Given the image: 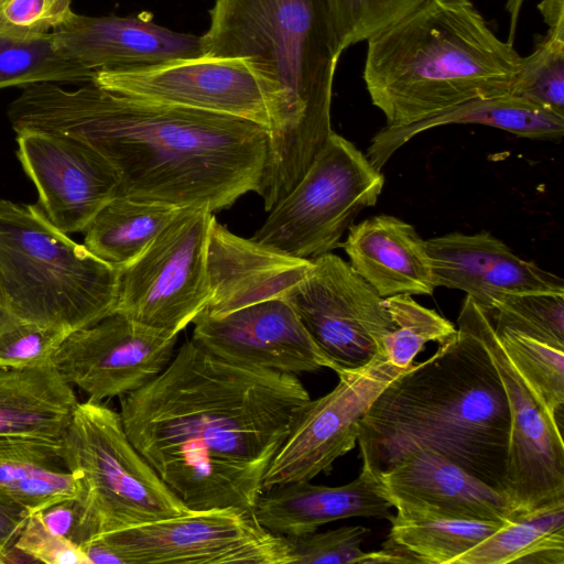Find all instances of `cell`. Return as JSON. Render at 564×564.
Returning a JSON list of instances; mask_svg holds the SVG:
<instances>
[{"instance_id":"obj_1","label":"cell","mask_w":564,"mask_h":564,"mask_svg":"<svg viewBox=\"0 0 564 564\" xmlns=\"http://www.w3.org/2000/svg\"><path fill=\"white\" fill-rule=\"evenodd\" d=\"M123 429L191 510H253L296 410V375L232 362L187 340L154 379L119 397Z\"/></svg>"},{"instance_id":"obj_2","label":"cell","mask_w":564,"mask_h":564,"mask_svg":"<svg viewBox=\"0 0 564 564\" xmlns=\"http://www.w3.org/2000/svg\"><path fill=\"white\" fill-rule=\"evenodd\" d=\"M8 118L17 135L64 134L95 149L119 175L117 196L214 213L260 191L268 129L245 119L132 99L94 83L74 90L26 85Z\"/></svg>"},{"instance_id":"obj_3","label":"cell","mask_w":564,"mask_h":564,"mask_svg":"<svg viewBox=\"0 0 564 564\" xmlns=\"http://www.w3.org/2000/svg\"><path fill=\"white\" fill-rule=\"evenodd\" d=\"M456 336L411 365L360 421L362 468L375 475L408 454L434 451L500 490L510 441L509 402L491 356L459 313Z\"/></svg>"},{"instance_id":"obj_4","label":"cell","mask_w":564,"mask_h":564,"mask_svg":"<svg viewBox=\"0 0 564 564\" xmlns=\"http://www.w3.org/2000/svg\"><path fill=\"white\" fill-rule=\"evenodd\" d=\"M200 56L246 58L275 88L259 196L271 210L303 177L333 132L340 54L329 0H215Z\"/></svg>"},{"instance_id":"obj_5","label":"cell","mask_w":564,"mask_h":564,"mask_svg":"<svg viewBox=\"0 0 564 564\" xmlns=\"http://www.w3.org/2000/svg\"><path fill=\"white\" fill-rule=\"evenodd\" d=\"M367 43L366 89L390 127L510 94L521 61L470 0H424Z\"/></svg>"},{"instance_id":"obj_6","label":"cell","mask_w":564,"mask_h":564,"mask_svg":"<svg viewBox=\"0 0 564 564\" xmlns=\"http://www.w3.org/2000/svg\"><path fill=\"white\" fill-rule=\"evenodd\" d=\"M120 273L37 205L0 198V280L19 321L67 334L90 326L116 311Z\"/></svg>"},{"instance_id":"obj_7","label":"cell","mask_w":564,"mask_h":564,"mask_svg":"<svg viewBox=\"0 0 564 564\" xmlns=\"http://www.w3.org/2000/svg\"><path fill=\"white\" fill-rule=\"evenodd\" d=\"M73 474L78 545L107 533L191 512L129 440L120 414L102 402H78L58 441Z\"/></svg>"},{"instance_id":"obj_8","label":"cell","mask_w":564,"mask_h":564,"mask_svg":"<svg viewBox=\"0 0 564 564\" xmlns=\"http://www.w3.org/2000/svg\"><path fill=\"white\" fill-rule=\"evenodd\" d=\"M383 185L367 155L333 131L251 239L302 259L332 252L358 214L377 204Z\"/></svg>"},{"instance_id":"obj_9","label":"cell","mask_w":564,"mask_h":564,"mask_svg":"<svg viewBox=\"0 0 564 564\" xmlns=\"http://www.w3.org/2000/svg\"><path fill=\"white\" fill-rule=\"evenodd\" d=\"M215 218L205 207L181 208L121 271L115 312L175 335L193 323L210 297L207 250Z\"/></svg>"},{"instance_id":"obj_10","label":"cell","mask_w":564,"mask_h":564,"mask_svg":"<svg viewBox=\"0 0 564 564\" xmlns=\"http://www.w3.org/2000/svg\"><path fill=\"white\" fill-rule=\"evenodd\" d=\"M117 564H291L286 539L240 507L188 513L104 534Z\"/></svg>"},{"instance_id":"obj_11","label":"cell","mask_w":564,"mask_h":564,"mask_svg":"<svg viewBox=\"0 0 564 564\" xmlns=\"http://www.w3.org/2000/svg\"><path fill=\"white\" fill-rule=\"evenodd\" d=\"M95 85L132 99L231 116L270 130L279 95L246 58H177L95 73Z\"/></svg>"},{"instance_id":"obj_12","label":"cell","mask_w":564,"mask_h":564,"mask_svg":"<svg viewBox=\"0 0 564 564\" xmlns=\"http://www.w3.org/2000/svg\"><path fill=\"white\" fill-rule=\"evenodd\" d=\"M286 301L332 362V370L357 369L382 352L393 324L381 297L339 256L316 257Z\"/></svg>"},{"instance_id":"obj_13","label":"cell","mask_w":564,"mask_h":564,"mask_svg":"<svg viewBox=\"0 0 564 564\" xmlns=\"http://www.w3.org/2000/svg\"><path fill=\"white\" fill-rule=\"evenodd\" d=\"M460 314L487 347L507 393L511 426L501 490L512 517L564 501L562 430L517 373L488 315L469 295Z\"/></svg>"},{"instance_id":"obj_14","label":"cell","mask_w":564,"mask_h":564,"mask_svg":"<svg viewBox=\"0 0 564 564\" xmlns=\"http://www.w3.org/2000/svg\"><path fill=\"white\" fill-rule=\"evenodd\" d=\"M408 368L394 366L380 352L364 367L337 371L339 381L330 392L310 399L294 413L264 475L263 490L329 474L334 462L356 446L369 406Z\"/></svg>"},{"instance_id":"obj_15","label":"cell","mask_w":564,"mask_h":564,"mask_svg":"<svg viewBox=\"0 0 564 564\" xmlns=\"http://www.w3.org/2000/svg\"><path fill=\"white\" fill-rule=\"evenodd\" d=\"M177 336L113 312L70 333L52 357L64 379L102 402L140 389L174 356Z\"/></svg>"},{"instance_id":"obj_16","label":"cell","mask_w":564,"mask_h":564,"mask_svg":"<svg viewBox=\"0 0 564 564\" xmlns=\"http://www.w3.org/2000/svg\"><path fill=\"white\" fill-rule=\"evenodd\" d=\"M18 159L39 193L37 206L59 230L83 232L119 187L115 167L73 137L30 132L17 138Z\"/></svg>"},{"instance_id":"obj_17","label":"cell","mask_w":564,"mask_h":564,"mask_svg":"<svg viewBox=\"0 0 564 564\" xmlns=\"http://www.w3.org/2000/svg\"><path fill=\"white\" fill-rule=\"evenodd\" d=\"M193 324V341L232 362L293 375L332 369L286 300L260 302L221 316L202 312Z\"/></svg>"},{"instance_id":"obj_18","label":"cell","mask_w":564,"mask_h":564,"mask_svg":"<svg viewBox=\"0 0 564 564\" xmlns=\"http://www.w3.org/2000/svg\"><path fill=\"white\" fill-rule=\"evenodd\" d=\"M51 33L64 57L94 74L200 56V36L170 30L147 13L90 17L73 12Z\"/></svg>"},{"instance_id":"obj_19","label":"cell","mask_w":564,"mask_h":564,"mask_svg":"<svg viewBox=\"0 0 564 564\" xmlns=\"http://www.w3.org/2000/svg\"><path fill=\"white\" fill-rule=\"evenodd\" d=\"M378 477L402 516L497 522L513 516L500 490L434 451L412 452Z\"/></svg>"},{"instance_id":"obj_20","label":"cell","mask_w":564,"mask_h":564,"mask_svg":"<svg viewBox=\"0 0 564 564\" xmlns=\"http://www.w3.org/2000/svg\"><path fill=\"white\" fill-rule=\"evenodd\" d=\"M437 286L466 292L479 307L500 295L564 293V281L518 257L488 231L451 232L425 240Z\"/></svg>"},{"instance_id":"obj_21","label":"cell","mask_w":564,"mask_h":564,"mask_svg":"<svg viewBox=\"0 0 564 564\" xmlns=\"http://www.w3.org/2000/svg\"><path fill=\"white\" fill-rule=\"evenodd\" d=\"M312 267V259L240 237L215 218L207 250L210 297L203 312L221 316L260 302L285 300Z\"/></svg>"},{"instance_id":"obj_22","label":"cell","mask_w":564,"mask_h":564,"mask_svg":"<svg viewBox=\"0 0 564 564\" xmlns=\"http://www.w3.org/2000/svg\"><path fill=\"white\" fill-rule=\"evenodd\" d=\"M392 507L379 477L361 468L355 480L338 487L300 481L264 489L253 511L269 531L296 538L352 517L390 520Z\"/></svg>"},{"instance_id":"obj_23","label":"cell","mask_w":564,"mask_h":564,"mask_svg":"<svg viewBox=\"0 0 564 564\" xmlns=\"http://www.w3.org/2000/svg\"><path fill=\"white\" fill-rule=\"evenodd\" d=\"M349 264L381 297L432 295L437 288L426 242L409 223L378 215L348 228Z\"/></svg>"},{"instance_id":"obj_24","label":"cell","mask_w":564,"mask_h":564,"mask_svg":"<svg viewBox=\"0 0 564 564\" xmlns=\"http://www.w3.org/2000/svg\"><path fill=\"white\" fill-rule=\"evenodd\" d=\"M454 123L482 124L521 138L553 142L561 141L564 134V116L507 94L474 98L406 126H384L371 139L366 155L381 171L392 154L415 135Z\"/></svg>"},{"instance_id":"obj_25","label":"cell","mask_w":564,"mask_h":564,"mask_svg":"<svg viewBox=\"0 0 564 564\" xmlns=\"http://www.w3.org/2000/svg\"><path fill=\"white\" fill-rule=\"evenodd\" d=\"M78 403L72 384L53 362L0 367V436L58 442Z\"/></svg>"},{"instance_id":"obj_26","label":"cell","mask_w":564,"mask_h":564,"mask_svg":"<svg viewBox=\"0 0 564 564\" xmlns=\"http://www.w3.org/2000/svg\"><path fill=\"white\" fill-rule=\"evenodd\" d=\"M76 494L58 442L0 436V501L18 505L30 516Z\"/></svg>"},{"instance_id":"obj_27","label":"cell","mask_w":564,"mask_h":564,"mask_svg":"<svg viewBox=\"0 0 564 564\" xmlns=\"http://www.w3.org/2000/svg\"><path fill=\"white\" fill-rule=\"evenodd\" d=\"M181 208L116 196L93 218L84 245L120 270L137 260Z\"/></svg>"},{"instance_id":"obj_28","label":"cell","mask_w":564,"mask_h":564,"mask_svg":"<svg viewBox=\"0 0 564 564\" xmlns=\"http://www.w3.org/2000/svg\"><path fill=\"white\" fill-rule=\"evenodd\" d=\"M564 558V501L512 517L453 564H557Z\"/></svg>"},{"instance_id":"obj_29","label":"cell","mask_w":564,"mask_h":564,"mask_svg":"<svg viewBox=\"0 0 564 564\" xmlns=\"http://www.w3.org/2000/svg\"><path fill=\"white\" fill-rule=\"evenodd\" d=\"M383 549L409 556L413 563L453 564L456 558L497 531L503 522L395 513Z\"/></svg>"},{"instance_id":"obj_30","label":"cell","mask_w":564,"mask_h":564,"mask_svg":"<svg viewBox=\"0 0 564 564\" xmlns=\"http://www.w3.org/2000/svg\"><path fill=\"white\" fill-rule=\"evenodd\" d=\"M492 326L517 373L562 430L564 349L506 326Z\"/></svg>"},{"instance_id":"obj_31","label":"cell","mask_w":564,"mask_h":564,"mask_svg":"<svg viewBox=\"0 0 564 564\" xmlns=\"http://www.w3.org/2000/svg\"><path fill=\"white\" fill-rule=\"evenodd\" d=\"M94 73L64 57L52 33L32 40L0 35V89L36 83H91Z\"/></svg>"},{"instance_id":"obj_32","label":"cell","mask_w":564,"mask_h":564,"mask_svg":"<svg viewBox=\"0 0 564 564\" xmlns=\"http://www.w3.org/2000/svg\"><path fill=\"white\" fill-rule=\"evenodd\" d=\"M393 329L382 341V352L399 368H408L429 341L443 345L452 340L457 329L436 313L414 301L409 294L383 299Z\"/></svg>"},{"instance_id":"obj_33","label":"cell","mask_w":564,"mask_h":564,"mask_svg":"<svg viewBox=\"0 0 564 564\" xmlns=\"http://www.w3.org/2000/svg\"><path fill=\"white\" fill-rule=\"evenodd\" d=\"M481 310L496 326L509 327L564 349V293L505 294Z\"/></svg>"},{"instance_id":"obj_34","label":"cell","mask_w":564,"mask_h":564,"mask_svg":"<svg viewBox=\"0 0 564 564\" xmlns=\"http://www.w3.org/2000/svg\"><path fill=\"white\" fill-rule=\"evenodd\" d=\"M510 94L564 116V29L535 36L533 52L521 56Z\"/></svg>"},{"instance_id":"obj_35","label":"cell","mask_w":564,"mask_h":564,"mask_svg":"<svg viewBox=\"0 0 564 564\" xmlns=\"http://www.w3.org/2000/svg\"><path fill=\"white\" fill-rule=\"evenodd\" d=\"M369 533L370 530L365 527L350 525L285 539L292 563H411L404 554L383 547L380 551L365 552L361 544Z\"/></svg>"},{"instance_id":"obj_36","label":"cell","mask_w":564,"mask_h":564,"mask_svg":"<svg viewBox=\"0 0 564 564\" xmlns=\"http://www.w3.org/2000/svg\"><path fill=\"white\" fill-rule=\"evenodd\" d=\"M339 48L368 41L424 0H329Z\"/></svg>"},{"instance_id":"obj_37","label":"cell","mask_w":564,"mask_h":564,"mask_svg":"<svg viewBox=\"0 0 564 564\" xmlns=\"http://www.w3.org/2000/svg\"><path fill=\"white\" fill-rule=\"evenodd\" d=\"M69 334L36 324L13 321L0 330V367L32 368L52 361Z\"/></svg>"},{"instance_id":"obj_38","label":"cell","mask_w":564,"mask_h":564,"mask_svg":"<svg viewBox=\"0 0 564 564\" xmlns=\"http://www.w3.org/2000/svg\"><path fill=\"white\" fill-rule=\"evenodd\" d=\"M72 13V0H0V35L20 41L41 37Z\"/></svg>"},{"instance_id":"obj_39","label":"cell","mask_w":564,"mask_h":564,"mask_svg":"<svg viewBox=\"0 0 564 564\" xmlns=\"http://www.w3.org/2000/svg\"><path fill=\"white\" fill-rule=\"evenodd\" d=\"M14 546L30 555L35 563L89 564L77 543L51 532L45 527L40 512L28 517Z\"/></svg>"},{"instance_id":"obj_40","label":"cell","mask_w":564,"mask_h":564,"mask_svg":"<svg viewBox=\"0 0 564 564\" xmlns=\"http://www.w3.org/2000/svg\"><path fill=\"white\" fill-rule=\"evenodd\" d=\"M29 514L20 506L0 501V564L14 546Z\"/></svg>"},{"instance_id":"obj_41","label":"cell","mask_w":564,"mask_h":564,"mask_svg":"<svg viewBox=\"0 0 564 564\" xmlns=\"http://www.w3.org/2000/svg\"><path fill=\"white\" fill-rule=\"evenodd\" d=\"M45 527L53 533L68 538L76 523L74 499H67L50 506L40 512Z\"/></svg>"},{"instance_id":"obj_42","label":"cell","mask_w":564,"mask_h":564,"mask_svg":"<svg viewBox=\"0 0 564 564\" xmlns=\"http://www.w3.org/2000/svg\"><path fill=\"white\" fill-rule=\"evenodd\" d=\"M538 10L549 29H564V0H541Z\"/></svg>"},{"instance_id":"obj_43","label":"cell","mask_w":564,"mask_h":564,"mask_svg":"<svg viewBox=\"0 0 564 564\" xmlns=\"http://www.w3.org/2000/svg\"><path fill=\"white\" fill-rule=\"evenodd\" d=\"M524 0H507L506 10L510 15L509 36L507 42L513 44L519 14Z\"/></svg>"},{"instance_id":"obj_44","label":"cell","mask_w":564,"mask_h":564,"mask_svg":"<svg viewBox=\"0 0 564 564\" xmlns=\"http://www.w3.org/2000/svg\"><path fill=\"white\" fill-rule=\"evenodd\" d=\"M13 318L14 315L9 311L7 306L0 280V329L4 327L9 322H11Z\"/></svg>"}]
</instances>
